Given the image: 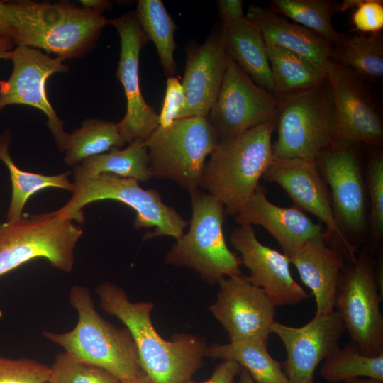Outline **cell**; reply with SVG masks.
<instances>
[{"label":"cell","instance_id":"7","mask_svg":"<svg viewBox=\"0 0 383 383\" xmlns=\"http://www.w3.org/2000/svg\"><path fill=\"white\" fill-rule=\"evenodd\" d=\"M82 234L81 226L56 211L0 223V277L37 258L70 272Z\"/></svg>","mask_w":383,"mask_h":383},{"label":"cell","instance_id":"44","mask_svg":"<svg viewBox=\"0 0 383 383\" xmlns=\"http://www.w3.org/2000/svg\"><path fill=\"white\" fill-rule=\"evenodd\" d=\"M362 0H345L337 5V11H345L348 9H355Z\"/></svg>","mask_w":383,"mask_h":383},{"label":"cell","instance_id":"36","mask_svg":"<svg viewBox=\"0 0 383 383\" xmlns=\"http://www.w3.org/2000/svg\"><path fill=\"white\" fill-rule=\"evenodd\" d=\"M50 367L27 358L0 356V383H48Z\"/></svg>","mask_w":383,"mask_h":383},{"label":"cell","instance_id":"32","mask_svg":"<svg viewBox=\"0 0 383 383\" xmlns=\"http://www.w3.org/2000/svg\"><path fill=\"white\" fill-rule=\"evenodd\" d=\"M320 373L326 381L332 383L357 377L383 380V354L367 355L350 340L323 360Z\"/></svg>","mask_w":383,"mask_h":383},{"label":"cell","instance_id":"3","mask_svg":"<svg viewBox=\"0 0 383 383\" xmlns=\"http://www.w3.org/2000/svg\"><path fill=\"white\" fill-rule=\"evenodd\" d=\"M276 122L253 127L235 138L220 141L206 162L200 189L235 216L252 196L272 162V135Z\"/></svg>","mask_w":383,"mask_h":383},{"label":"cell","instance_id":"19","mask_svg":"<svg viewBox=\"0 0 383 383\" xmlns=\"http://www.w3.org/2000/svg\"><path fill=\"white\" fill-rule=\"evenodd\" d=\"M230 243L240 253L241 264L248 269V280L262 289L275 306L294 305L309 298L293 278L290 258L262 244L250 225H238Z\"/></svg>","mask_w":383,"mask_h":383},{"label":"cell","instance_id":"14","mask_svg":"<svg viewBox=\"0 0 383 383\" xmlns=\"http://www.w3.org/2000/svg\"><path fill=\"white\" fill-rule=\"evenodd\" d=\"M356 146L331 144L315 162L330 189L333 209L341 231L344 235L346 231L348 235L359 237L366 230L367 207L366 187Z\"/></svg>","mask_w":383,"mask_h":383},{"label":"cell","instance_id":"34","mask_svg":"<svg viewBox=\"0 0 383 383\" xmlns=\"http://www.w3.org/2000/svg\"><path fill=\"white\" fill-rule=\"evenodd\" d=\"M48 383H119L109 372L74 359L66 352L59 354L50 367Z\"/></svg>","mask_w":383,"mask_h":383},{"label":"cell","instance_id":"4","mask_svg":"<svg viewBox=\"0 0 383 383\" xmlns=\"http://www.w3.org/2000/svg\"><path fill=\"white\" fill-rule=\"evenodd\" d=\"M70 302L78 313L76 326L62 333L44 331L47 339L74 359L106 370L120 382L145 373L129 331L116 328L99 314L88 288L73 286Z\"/></svg>","mask_w":383,"mask_h":383},{"label":"cell","instance_id":"24","mask_svg":"<svg viewBox=\"0 0 383 383\" xmlns=\"http://www.w3.org/2000/svg\"><path fill=\"white\" fill-rule=\"evenodd\" d=\"M221 28L227 55L255 83L274 94L265 43L258 28L245 16L222 23Z\"/></svg>","mask_w":383,"mask_h":383},{"label":"cell","instance_id":"17","mask_svg":"<svg viewBox=\"0 0 383 383\" xmlns=\"http://www.w3.org/2000/svg\"><path fill=\"white\" fill-rule=\"evenodd\" d=\"M109 24L120 36V60L116 77L126 99V112L118 123L121 134L129 143L136 138L145 139L158 126V115L142 95L139 82V59L142 48L149 41L143 32L135 11L109 19Z\"/></svg>","mask_w":383,"mask_h":383},{"label":"cell","instance_id":"31","mask_svg":"<svg viewBox=\"0 0 383 383\" xmlns=\"http://www.w3.org/2000/svg\"><path fill=\"white\" fill-rule=\"evenodd\" d=\"M138 22L156 48L165 74L173 77L177 71L174 57L177 26L160 0H139L135 11Z\"/></svg>","mask_w":383,"mask_h":383},{"label":"cell","instance_id":"37","mask_svg":"<svg viewBox=\"0 0 383 383\" xmlns=\"http://www.w3.org/2000/svg\"><path fill=\"white\" fill-rule=\"evenodd\" d=\"M351 23L354 30L360 33H380L383 28V1L362 0L353 9Z\"/></svg>","mask_w":383,"mask_h":383},{"label":"cell","instance_id":"6","mask_svg":"<svg viewBox=\"0 0 383 383\" xmlns=\"http://www.w3.org/2000/svg\"><path fill=\"white\" fill-rule=\"evenodd\" d=\"M189 195L192 217L189 230L176 240L165 256V262L194 269L209 284L241 274L240 257L229 250L224 238L223 206L200 189Z\"/></svg>","mask_w":383,"mask_h":383},{"label":"cell","instance_id":"35","mask_svg":"<svg viewBox=\"0 0 383 383\" xmlns=\"http://www.w3.org/2000/svg\"><path fill=\"white\" fill-rule=\"evenodd\" d=\"M367 187L370 198L372 237L378 245L383 236V154L373 152L368 163Z\"/></svg>","mask_w":383,"mask_h":383},{"label":"cell","instance_id":"1","mask_svg":"<svg viewBox=\"0 0 383 383\" xmlns=\"http://www.w3.org/2000/svg\"><path fill=\"white\" fill-rule=\"evenodd\" d=\"M101 307L117 317L135 344L140 365L152 383H187L200 367L206 342L192 334L162 338L150 318L152 302H131L119 286L104 282L96 289Z\"/></svg>","mask_w":383,"mask_h":383},{"label":"cell","instance_id":"2","mask_svg":"<svg viewBox=\"0 0 383 383\" xmlns=\"http://www.w3.org/2000/svg\"><path fill=\"white\" fill-rule=\"evenodd\" d=\"M17 45L45 50L64 60L81 57L92 50L109 24L101 13L67 2L6 1Z\"/></svg>","mask_w":383,"mask_h":383},{"label":"cell","instance_id":"41","mask_svg":"<svg viewBox=\"0 0 383 383\" xmlns=\"http://www.w3.org/2000/svg\"><path fill=\"white\" fill-rule=\"evenodd\" d=\"M0 36L13 40V30L8 18L6 1H0Z\"/></svg>","mask_w":383,"mask_h":383},{"label":"cell","instance_id":"45","mask_svg":"<svg viewBox=\"0 0 383 383\" xmlns=\"http://www.w3.org/2000/svg\"><path fill=\"white\" fill-rule=\"evenodd\" d=\"M238 383H255L246 370L240 367Z\"/></svg>","mask_w":383,"mask_h":383},{"label":"cell","instance_id":"27","mask_svg":"<svg viewBox=\"0 0 383 383\" xmlns=\"http://www.w3.org/2000/svg\"><path fill=\"white\" fill-rule=\"evenodd\" d=\"M205 356L238 363L255 383H289L282 364L270 355L266 340L214 343L207 347Z\"/></svg>","mask_w":383,"mask_h":383},{"label":"cell","instance_id":"46","mask_svg":"<svg viewBox=\"0 0 383 383\" xmlns=\"http://www.w3.org/2000/svg\"><path fill=\"white\" fill-rule=\"evenodd\" d=\"M344 383H383V380L372 378L357 377L345 381Z\"/></svg>","mask_w":383,"mask_h":383},{"label":"cell","instance_id":"48","mask_svg":"<svg viewBox=\"0 0 383 383\" xmlns=\"http://www.w3.org/2000/svg\"><path fill=\"white\" fill-rule=\"evenodd\" d=\"M309 383H313V382H309Z\"/></svg>","mask_w":383,"mask_h":383},{"label":"cell","instance_id":"16","mask_svg":"<svg viewBox=\"0 0 383 383\" xmlns=\"http://www.w3.org/2000/svg\"><path fill=\"white\" fill-rule=\"evenodd\" d=\"M209 307L227 331L230 343L266 340L275 321V306L265 291L242 274L221 279Z\"/></svg>","mask_w":383,"mask_h":383},{"label":"cell","instance_id":"9","mask_svg":"<svg viewBox=\"0 0 383 383\" xmlns=\"http://www.w3.org/2000/svg\"><path fill=\"white\" fill-rule=\"evenodd\" d=\"M279 99L273 158L316 161L332 143L333 103L329 82L326 79L311 89Z\"/></svg>","mask_w":383,"mask_h":383},{"label":"cell","instance_id":"10","mask_svg":"<svg viewBox=\"0 0 383 383\" xmlns=\"http://www.w3.org/2000/svg\"><path fill=\"white\" fill-rule=\"evenodd\" d=\"M379 291L374 261L364 248L354 260L345 262L340 272L334 310L351 340L372 357L383 354L382 296Z\"/></svg>","mask_w":383,"mask_h":383},{"label":"cell","instance_id":"12","mask_svg":"<svg viewBox=\"0 0 383 383\" xmlns=\"http://www.w3.org/2000/svg\"><path fill=\"white\" fill-rule=\"evenodd\" d=\"M279 104L278 97L255 83L228 55L222 83L207 118L220 142L258 125L276 122Z\"/></svg>","mask_w":383,"mask_h":383},{"label":"cell","instance_id":"42","mask_svg":"<svg viewBox=\"0 0 383 383\" xmlns=\"http://www.w3.org/2000/svg\"><path fill=\"white\" fill-rule=\"evenodd\" d=\"M82 6L91 10H94L103 13L106 10H110L111 3L105 0H82L80 1Z\"/></svg>","mask_w":383,"mask_h":383},{"label":"cell","instance_id":"39","mask_svg":"<svg viewBox=\"0 0 383 383\" xmlns=\"http://www.w3.org/2000/svg\"><path fill=\"white\" fill-rule=\"evenodd\" d=\"M240 365L233 361L223 360L214 370L212 375L208 379L196 382L189 380L187 383H234V379L239 373Z\"/></svg>","mask_w":383,"mask_h":383},{"label":"cell","instance_id":"38","mask_svg":"<svg viewBox=\"0 0 383 383\" xmlns=\"http://www.w3.org/2000/svg\"><path fill=\"white\" fill-rule=\"evenodd\" d=\"M186 103L183 86L178 77H167L162 109L158 115L159 126L167 128L178 120Z\"/></svg>","mask_w":383,"mask_h":383},{"label":"cell","instance_id":"43","mask_svg":"<svg viewBox=\"0 0 383 383\" xmlns=\"http://www.w3.org/2000/svg\"><path fill=\"white\" fill-rule=\"evenodd\" d=\"M14 45L11 39L0 36V60H10Z\"/></svg>","mask_w":383,"mask_h":383},{"label":"cell","instance_id":"26","mask_svg":"<svg viewBox=\"0 0 383 383\" xmlns=\"http://www.w3.org/2000/svg\"><path fill=\"white\" fill-rule=\"evenodd\" d=\"M74 167V174L87 177L106 173L138 182L152 178L148 150L143 138L133 140L124 149H114L87 158Z\"/></svg>","mask_w":383,"mask_h":383},{"label":"cell","instance_id":"21","mask_svg":"<svg viewBox=\"0 0 383 383\" xmlns=\"http://www.w3.org/2000/svg\"><path fill=\"white\" fill-rule=\"evenodd\" d=\"M235 217L238 225L263 227L289 258L309 240L324 233L319 223L296 206L282 207L270 201L260 184Z\"/></svg>","mask_w":383,"mask_h":383},{"label":"cell","instance_id":"11","mask_svg":"<svg viewBox=\"0 0 383 383\" xmlns=\"http://www.w3.org/2000/svg\"><path fill=\"white\" fill-rule=\"evenodd\" d=\"M326 79L333 103L331 144H382L381 114L364 79L348 67L331 59L327 63Z\"/></svg>","mask_w":383,"mask_h":383},{"label":"cell","instance_id":"23","mask_svg":"<svg viewBox=\"0 0 383 383\" xmlns=\"http://www.w3.org/2000/svg\"><path fill=\"white\" fill-rule=\"evenodd\" d=\"M245 17L260 30L266 45H277L305 57L326 75L332 44L313 31L274 13L270 8L251 5Z\"/></svg>","mask_w":383,"mask_h":383},{"label":"cell","instance_id":"40","mask_svg":"<svg viewBox=\"0 0 383 383\" xmlns=\"http://www.w3.org/2000/svg\"><path fill=\"white\" fill-rule=\"evenodd\" d=\"M217 4L222 23L245 16L243 13V1L240 0H219Z\"/></svg>","mask_w":383,"mask_h":383},{"label":"cell","instance_id":"5","mask_svg":"<svg viewBox=\"0 0 383 383\" xmlns=\"http://www.w3.org/2000/svg\"><path fill=\"white\" fill-rule=\"evenodd\" d=\"M74 191L72 197L57 213L79 223L84 221L82 209L97 201L111 199L121 202L135 212V229L154 228L144 239L170 236L178 240L189 225L173 208L166 205L155 189H144L133 179L103 173L95 177L74 174Z\"/></svg>","mask_w":383,"mask_h":383},{"label":"cell","instance_id":"15","mask_svg":"<svg viewBox=\"0 0 383 383\" xmlns=\"http://www.w3.org/2000/svg\"><path fill=\"white\" fill-rule=\"evenodd\" d=\"M265 181L279 185L294 206L309 212L327 228L326 238L335 236V248L347 260H354L358 251L341 231L333 209L330 194L315 161L299 158L273 159L262 175Z\"/></svg>","mask_w":383,"mask_h":383},{"label":"cell","instance_id":"20","mask_svg":"<svg viewBox=\"0 0 383 383\" xmlns=\"http://www.w3.org/2000/svg\"><path fill=\"white\" fill-rule=\"evenodd\" d=\"M182 82L186 97L179 118L207 117L217 98L227 61L222 28L216 26L203 44H188Z\"/></svg>","mask_w":383,"mask_h":383},{"label":"cell","instance_id":"28","mask_svg":"<svg viewBox=\"0 0 383 383\" xmlns=\"http://www.w3.org/2000/svg\"><path fill=\"white\" fill-rule=\"evenodd\" d=\"M330 59L353 70L363 79L383 76L382 32L342 34L332 44Z\"/></svg>","mask_w":383,"mask_h":383},{"label":"cell","instance_id":"30","mask_svg":"<svg viewBox=\"0 0 383 383\" xmlns=\"http://www.w3.org/2000/svg\"><path fill=\"white\" fill-rule=\"evenodd\" d=\"M126 143L117 123L89 118L70 134L65 162L75 167L87 158L119 149Z\"/></svg>","mask_w":383,"mask_h":383},{"label":"cell","instance_id":"29","mask_svg":"<svg viewBox=\"0 0 383 383\" xmlns=\"http://www.w3.org/2000/svg\"><path fill=\"white\" fill-rule=\"evenodd\" d=\"M11 141L9 130L0 135V160L7 167L12 184L11 203L6 222H13L22 218V212L28 199L35 193L48 187H56L74 192V184L70 182V172L57 175H43L21 170L12 160L9 149Z\"/></svg>","mask_w":383,"mask_h":383},{"label":"cell","instance_id":"18","mask_svg":"<svg viewBox=\"0 0 383 383\" xmlns=\"http://www.w3.org/2000/svg\"><path fill=\"white\" fill-rule=\"evenodd\" d=\"M345 328L334 310L316 315L301 327H293L274 321L271 333L283 343L287 358L282 363L289 383H309L313 381L314 372L339 346Z\"/></svg>","mask_w":383,"mask_h":383},{"label":"cell","instance_id":"25","mask_svg":"<svg viewBox=\"0 0 383 383\" xmlns=\"http://www.w3.org/2000/svg\"><path fill=\"white\" fill-rule=\"evenodd\" d=\"M265 46L277 97L308 90L326 79V73L305 57L279 46Z\"/></svg>","mask_w":383,"mask_h":383},{"label":"cell","instance_id":"47","mask_svg":"<svg viewBox=\"0 0 383 383\" xmlns=\"http://www.w3.org/2000/svg\"><path fill=\"white\" fill-rule=\"evenodd\" d=\"M119 383H152V382L150 380V379L148 377V376L145 373H144L138 378L131 379V380L120 382Z\"/></svg>","mask_w":383,"mask_h":383},{"label":"cell","instance_id":"22","mask_svg":"<svg viewBox=\"0 0 383 383\" xmlns=\"http://www.w3.org/2000/svg\"><path fill=\"white\" fill-rule=\"evenodd\" d=\"M290 261L314 296L316 315L333 311L339 276L346 261L338 249L329 245L326 232L309 240Z\"/></svg>","mask_w":383,"mask_h":383},{"label":"cell","instance_id":"33","mask_svg":"<svg viewBox=\"0 0 383 383\" xmlns=\"http://www.w3.org/2000/svg\"><path fill=\"white\" fill-rule=\"evenodd\" d=\"M270 9L334 43L340 33L331 18L337 6L329 0H271Z\"/></svg>","mask_w":383,"mask_h":383},{"label":"cell","instance_id":"8","mask_svg":"<svg viewBox=\"0 0 383 383\" xmlns=\"http://www.w3.org/2000/svg\"><path fill=\"white\" fill-rule=\"evenodd\" d=\"M144 140L152 178L173 181L189 193L200 189L206 159L219 143L207 117L158 126Z\"/></svg>","mask_w":383,"mask_h":383},{"label":"cell","instance_id":"13","mask_svg":"<svg viewBox=\"0 0 383 383\" xmlns=\"http://www.w3.org/2000/svg\"><path fill=\"white\" fill-rule=\"evenodd\" d=\"M10 60L13 62L12 72L7 80H0V111L9 105L38 109L46 116L47 126L60 151L65 152L70 133L64 131L63 121L50 103L45 84L51 75L68 72L65 60L22 45L15 47Z\"/></svg>","mask_w":383,"mask_h":383}]
</instances>
